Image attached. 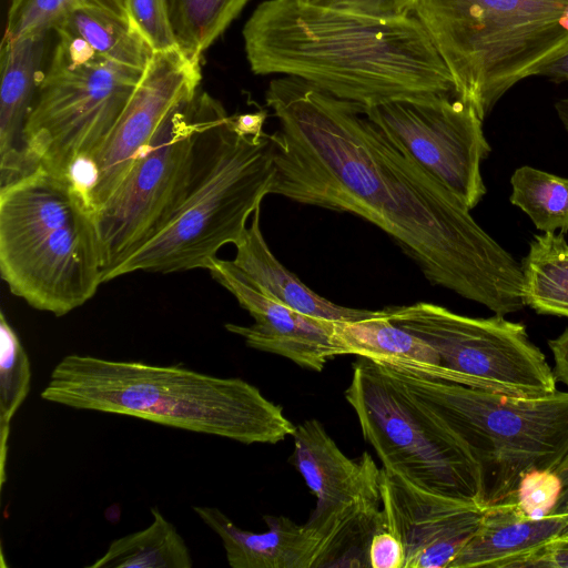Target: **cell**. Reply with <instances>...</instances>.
<instances>
[{
    "label": "cell",
    "instance_id": "33",
    "mask_svg": "<svg viewBox=\"0 0 568 568\" xmlns=\"http://www.w3.org/2000/svg\"><path fill=\"white\" fill-rule=\"evenodd\" d=\"M517 568H568V541L547 547L527 557Z\"/></svg>",
    "mask_w": 568,
    "mask_h": 568
},
{
    "label": "cell",
    "instance_id": "10",
    "mask_svg": "<svg viewBox=\"0 0 568 568\" xmlns=\"http://www.w3.org/2000/svg\"><path fill=\"white\" fill-rule=\"evenodd\" d=\"M385 310L396 325L436 351L440 365L456 374V384L517 398L557 390L555 372L521 323L501 315H460L427 302Z\"/></svg>",
    "mask_w": 568,
    "mask_h": 568
},
{
    "label": "cell",
    "instance_id": "18",
    "mask_svg": "<svg viewBox=\"0 0 568 568\" xmlns=\"http://www.w3.org/2000/svg\"><path fill=\"white\" fill-rule=\"evenodd\" d=\"M48 32L3 37L0 52V186L32 172L24 126L43 74Z\"/></svg>",
    "mask_w": 568,
    "mask_h": 568
},
{
    "label": "cell",
    "instance_id": "12",
    "mask_svg": "<svg viewBox=\"0 0 568 568\" xmlns=\"http://www.w3.org/2000/svg\"><path fill=\"white\" fill-rule=\"evenodd\" d=\"M365 114L469 210L483 200L480 165L491 149L483 120L456 93L388 100L365 108Z\"/></svg>",
    "mask_w": 568,
    "mask_h": 568
},
{
    "label": "cell",
    "instance_id": "28",
    "mask_svg": "<svg viewBox=\"0 0 568 568\" xmlns=\"http://www.w3.org/2000/svg\"><path fill=\"white\" fill-rule=\"evenodd\" d=\"M81 8L77 0H12L4 37L18 38L49 32L71 11Z\"/></svg>",
    "mask_w": 568,
    "mask_h": 568
},
{
    "label": "cell",
    "instance_id": "27",
    "mask_svg": "<svg viewBox=\"0 0 568 568\" xmlns=\"http://www.w3.org/2000/svg\"><path fill=\"white\" fill-rule=\"evenodd\" d=\"M31 384L29 356L14 328L0 313V453L1 485L6 481V460L10 423L26 400Z\"/></svg>",
    "mask_w": 568,
    "mask_h": 568
},
{
    "label": "cell",
    "instance_id": "36",
    "mask_svg": "<svg viewBox=\"0 0 568 568\" xmlns=\"http://www.w3.org/2000/svg\"><path fill=\"white\" fill-rule=\"evenodd\" d=\"M81 7L97 9L131 20L128 0H77ZM132 21V20H131Z\"/></svg>",
    "mask_w": 568,
    "mask_h": 568
},
{
    "label": "cell",
    "instance_id": "17",
    "mask_svg": "<svg viewBox=\"0 0 568 568\" xmlns=\"http://www.w3.org/2000/svg\"><path fill=\"white\" fill-rule=\"evenodd\" d=\"M568 541V513L527 517L516 496L485 506L480 524L448 568H517L527 557Z\"/></svg>",
    "mask_w": 568,
    "mask_h": 568
},
{
    "label": "cell",
    "instance_id": "32",
    "mask_svg": "<svg viewBox=\"0 0 568 568\" xmlns=\"http://www.w3.org/2000/svg\"><path fill=\"white\" fill-rule=\"evenodd\" d=\"M368 558L371 568H404L406 561L400 539L387 529L373 536Z\"/></svg>",
    "mask_w": 568,
    "mask_h": 568
},
{
    "label": "cell",
    "instance_id": "7",
    "mask_svg": "<svg viewBox=\"0 0 568 568\" xmlns=\"http://www.w3.org/2000/svg\"><path fill=\"white\" fill-rule=\"evenodd\" d=\"M382 367L468 446L484 506L513 497L525 473L555 470L568 456V392L517 398Z\"/></svg>",
    "mask_w": 568,
    "mask_h": 568
},
{
    "label": "cell",
    "instance_id": "20",
    "mask_svg": "<svg viewBox=\"0 0 568 568\" xmlns=\"http://www.w3.org/2000/svg\"><path fill=\"white\" fill-rule=\"evenodd\" d=\"M235 266L262 292L291 308L320 320L352 322L375 311L337 305L318 295L288 271L272 253L261 229V206L251 216L241 241L235 244Z\"/></svg>",
    "mask_w": 568,
    "mask_h": 568
},
{
    "label": "cell",
    "instance_id": "14",
    "mask_svg": "<svg viewBox=\"0 0 568 568\" xmlns=\"http://www.w3.org/2000/svg\"><path fill=\"white\" fill-rule=\"evenodd\" d=\"M386 529L402 541L404 568H448L477 530L485 506L428 493L381 468Z\"/></svg>",
    "mask_w": 568,
    "mask_h": 568
},
{
    "label": "cell",
    "instance_id": "13",
    "mask_svg": "<svg viewBox=\"0 0 568 568\" xmlns=\"http://www.w3.org/2000/svg\"><path fill=\"white\" fill-rule=\"evenodd\" d=\"M201 78L200 60L179 48L155 51L109 136L69 171L68 179L93 213L118 189L168 114L196 95Z\"/></svg>",
    "mask_w": 568,
    "mask_h": 568
},
{
    "label": "cell",
    "instance_id": "26",
    "mask_svg": "<svg viewBox=\"0 0 568 568\" xmlns=\"http://www.w3.org/2000/svg\"><path fill=\"white\" fill-rule=\"evenodd\" d=\"M510 202L542 233L568 232V179L529 165L510 178Z\"/></svg>",
    "mask_w": 568,
    "mask_h": 568
},
{
    "label": "cell",
    "instance_id": "25",
    "mask_svg": "<svg viewBox=\"0 0 568 568\" xmlns=\"http://www.w3.org/2000/svg\"><path fill=\"white\" fill-rule=\"evenodd\" d=\"M248 0H165L178 48L201 60L241 13Z\"/></svg>",
    "mask_w": 568,
    "mask_h": 568
},
{
    "label": "cell",
    "instance_id": "9",
    "mask_svg": "<svg viewBox=\"0 0 568 568\" xmlns=\"http://www.w3.org/2000/svg\"><path fill=\"white\" fill-rule=\"evenodd\" d=\"M142 73L58 36L24 126L30 169L68 178L109 136Z\"/></svg>",
    "mask_w": 568,
    "mask_h": 568
},
{
    "label": "cell",
    "instance_id": "11",
    "mask_svg": "<svg viewBox=\"0 0 568 568\" xmlns=\"http://www.w3.org/2000/svg\"><path fill=\"white\" fill-rule=\"evenodd\" d=\"M206 92L176 105L112 195L94 212L103 283L166 224L189 185L204 121Z\"/></svg>",
    "mask_w": 568,
    "mask_h": 568
},
{
    "label": "cell",
    "instance_id": "4",
    "mask_svg": "<svg viewBox=\"0 0 568 568\" xmlns=\"http://www.w3.org/2000/svg\"><path fill=\"white\" fill-rule=\"evenodd\" d=\"M275 162L271 134H246L206 93L204 121L186 191L165 226L116 265L109 282L134 272L206 268L226 244H237L247 221L271 194Z\"/></svg>",
    "mask_w": 568,
    "mask_h": 568
},
{
    "label": "cell",
    "instance_id": "22",
    "mask_svg": "<svg viewBox=\"0 0 568 568\" xmlns=\"http://www.w3.org/2000/svg\"><path fill=\"white\" fill-rule=\"evenodd\" d=\"M520 265L524 305L538 314L568 318V243L564 234L535 235Z\"/></svg>",
    "mask_w": 568,
    "mask_h": 568
},
{
    "label": "cell",
    "instance_id": "5",
    "mask_svg": "<svg viewBox=\"0 0 568 568\" xmlns=\"http://www.w3.org/2000/svg\"><path fill=\"white\" fill-rule=\"evenodd\" d=\"M0 274L31 307L63 316L103 283L93 211L71 181L39 166L0 186Z\"/></svg>",
    "mask_w": 568,
    "mask_h": 568
},
{
    "label": "cell",
    "instance_id": "6",
    "mask_svg": "<svg viewBox=\"0 0 568 568\" xmlns=\"http://www.w3.org/2000/svg\"><path fill=\"white\" fill-rule=\"evenodd\" d=\"M410 14L481 120L568 45V0H412Z\"/></svg>",
    "mask_w": 568,
    "mask_h": 568
},
{
    "label": "cell",
    "instance_id": "23",
    "mask_svg": "<svg viewBox=\"0 0 568 568\" xmlns=\"http://www.w3.org/2000/svg\"><path fill=\"white\" fill-rule=\"evenodd\" d=\"M335 341L344 355L371 361L409 359L440 365L436 351L424 339L396 325L386 310L352 322H335Z\"/></svg>",
    "mask_w": 568,
    "mask_h": 568
},
{
    "label": "cell",
    "instance_id": "8",
    "mask_svg": "<svg viewBox=\"0 0 568 568\" xmlns=\"http://www.w3.org/2000/svg\"><path fill=\"white\" fill-rule=\"evenodd\" d=\"M345 398L384 469L428 493L483 505L481 470L468 446L388 371L359 357Z\"/></svg>",
    "mask_w": 568,
    "mask_h": 568
},
{
    "label": "cell",
    "instance_id": "31",
    "mask_svg": "<svg viewBox=\"0 0 568 568\" xmlns=\"http://www.w3.org/2000/svg\"><path fill=\"white\" fill-rule=\"evenodd\" d=\"M412 0H314L313 3L355 14L394 19L410 14Z\"/></svg>",
    "mask_w": 568,
    "mask_h": 568
},
{
    "label": "cell",
    "instance_id": "15",
    "mask_svg": "<svg viewBox=\"0 0 568 568\" xmlns=\"http://www.w3.org/2000/svg\"><path fill=\"white\" fill-rule=\"evenodd\" d=\"M206 270L254 318L250 326L225 324L248 347L283 356L316 372L334 357L344 355L335 341V322L304 315L265 294L233 261L216 256Z\"/></svg>",
    "mask_w": 568,
    "mask_h": 568
},
{
    "label": "cell",
    "instance_id": "38",
    "mask_svg": "<svg viewBox=\"0 0 568 568\" xmlns=\"http://www.w3.org/2000/svg\"><path fill=\"white\" fill-rule=\"evenodd\" d=\"M561 479L562 489L557 506L552 514H566L568 513V456L564 462L555 469Z\"/></svg>",
    "mask_w": 568,
    "mask_h": 568
},
{
    "label": "cell",
    "instance_id": "16",
    "mask_svg": "<svg viewBox=\"0 0 568 568\" xmlns=\"http://www.w3.org/2000/svg\"><path fill=\"white\" fill-rule=\"evenodd\" d=\"M291 463L316 497L310 526L317 527L344 507L362 500H381L379 475L373 457L348 458L321 422L307 419L293 434Z\"/></svg>",
    "mask_w": 568,
    "mask_h": 568
},
{
    "label": "cell",
    "instance_id": "1",
    "mask_svg": "<svg viewBox=\"0 0 568 568\" xmlns=\"http://www.w3.org/2000/svg\"><path fill=\"white\" fill-rule=\"evenodd\" d=\"M265 101L278 122L271 134V194L365 219L432 284L496 315L525 306L520 263L367 118L364 105L286 75L270 82Z\"/></svg>",
    "mask_w": 568,
    "mask_h": 568
},
{
    "label": "cell",
    "instance_id": "3",
    "mask_svg": "<svg viewBox=\"0 0 568 568\" xmlns=\"http://www.w3.org/2000/svg\"><path fill=\"white\" fill-rule=\"evenodd\" d=\"M41 397L75 409L131 416L246 445L276 444L293 436L296 428L281 406L248 382L181 365L70 354L54 366Z\"/></svg>",
    "mask_w": 568,
    "mask_h": 568
},
{
    "label": "cell",
    "instance_id": "19",
    "mask_svg": "<svg viewBox=\"0 0 568 568\" xmlns=\"http://www.w3.org/2000/svg\"><path fill=\"white\" fill-rule=\"evenodd\" d=\"M193 510L221 538L232 568H314L318 539L306 523L265 515L267 530L253 532L239 528L219 508L195 506Z\"/></svg>",
    "mask_w": 568,
    "mask_h": 568
},
{
    "label": "cell",
    "instance_id": "2",
    "mask_svg": "<svg viewBox=\"0 0 568 568\" xmlns=\"http://www.w3.org/2000/svg\"><path fill=\"white\" fill-rule=\"evenodd\" d=\"M253 73L282 74L365 108L455 93L452 75L413 14L378 19L300 0H265L243 28Z\"/></svg>",
    "mask_w": 568,
    "mask_h": 568
},
{
    "label": "cell",
    "instance_id": "21",
    "mask_svg": "<svg viewBox=\"0 0 568 568\" xmlns=\"http://www.w3.org/2000/svg\"><path fill=\"white\" fill-rule=\"evenodd\" d=\"M53 30L58 36L83 41L105 59L142 72L155 53L131 20L92 8L71 11Z\"/></svg>",
    "mask_w": 568,
    "mask_h": 568
},
{
    "label": "cell",
    "instance_id": "29",
    "mask_svg": "<svg viewBox=\"0 0 568 568\" xmlns=\"http://www.w3.org/2000/svg\"><path fill=\"white\" fill-rule=\"evenodd\" d=\"M561 489V479L555 470L532 469L521 476L515 496L527 517L540 519L552 514Z\"/></svg>",
    "mask_w": 568,
    "mask_h": 568
},
{
    "label": "cell",
    "instance_id": "39",
    "mask_svg": "<svg viewBox=\"0 0 568 568\" xmlns=\"http://www.w3.org/2000/svg\"><path fill=\"white\" fill-rule=\"evenodd\" d=\"M556 111L561 120L566 131L568 132V98L559 100L556 105Z\"/></svg>",
    "mask_w": 568,
    "mask_h": 568
},
{
    "label": "cell",
    "instance_id": "34",
    "mask_svg": "<svg viewBox=\"0 0 568 568\" xmlns=\"http://www.w3.org/2000/svg\"><path fill=\"white\" fill-rule=\"evenodd\" d=\"M555 362V375L568 386V327L548 342Z\"/></svg>",
    "mask_w": 568,
    "mask_h": 568
},
{
    "label": "cell",
    "instance_id": "40",
    "mask_svg": "<svg viewBox=\"0 0 568 568\" xmlns=\"http://www.w3.org/2000/svg\"><path fill=\"white\" fill-rule=\"evenodd\" d=\"M300 1H303V2H313L314 0H300Z\"/></svg>",
    "mask_w": 568,
    "mask_h": 568
},
{
    "label": "cell",
    "instance_id": "30",
    "mask_svg": "<svg viewBox=\"0 0 568 568\" xmlns=\"http://www.w3.org/2000/svg\"><path fill=\"white\" fill-rule=\"evenodd\" d=\"M130 18L155 51L178 48L165 0H128Z\"/></svg>",
    "mask_w": 568,
    "mask_h": 568
},
{
    "label": "cell",
    "instance_id": "37",
    "mask_svg": "<svg viewBox=\"0 0 568 568\" xmlns=\"http://www.w3.org/2000/svg\"><path fill=\"white\" fill-rule=\"evenodd\" d=\"M266 111L233 115L236 126L246 134H258L264 132L263 125L266 119Z\"/></svg>",
    "mask_w": 568,
    "mask_h": 568
},
{
    "label": "cell",
    "instance_id": "35",
    "mask_svg": "<svg viewBox=\"0 0 568 568\" xmlns=\"http://www.w3.org/2000/svg\"><path fill=\"white\" fill-rule=\"evenodd\" d=\"M534 75L546 77L556 82L568 81V45L541 64Z\"/></svg>",
    "mask_w": 568,
    "mask_h": 568
},
{
    "label": "cell",
    "instance_id": "24",
    "mask_svg": "<svg viewBox=\"0 0 568 568\" xmlns=\"http://www.w3.org/2000/svg\"><path fill=\"white\" fill-rule=\"evenodd\" d=\"M143 530L113 540L106 551L88 568H191L190 549L176 528L158 507Z\"/></svg>",
    "mask_w": 568,
    "mask_h": 568
}]
</instances>
